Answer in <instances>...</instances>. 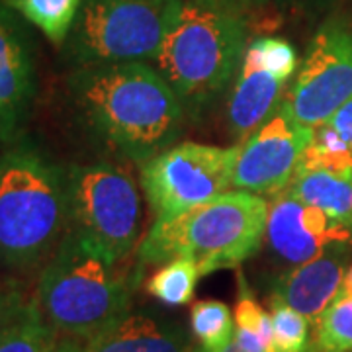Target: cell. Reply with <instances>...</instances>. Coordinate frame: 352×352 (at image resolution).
Wrapping results in <instances>:
<instances>
[{
    "label": "cell",
    "mask_w": 352,
    "mask_h": 352,
    "mask_svg": "<svg viewBox=\"0 0 352 352\" xmlns=\"http://www.w3.org/2000/svg\"><path fill=\"white\" fill-rule=\"evenodd\" d=\"M245 55L261 69L268 71L280 80L288 82L289 76L298 71V55L292 43L276 36H258L247 43Z\"/></svg>",
    "instance_id": "24"
},
{
    "label": "cell",
    "mask_w": 352,
    "mask_h": 352,
    "mask_svg": "<svg viewBox=\"0 0 352 352\" xmlns=\"http://www.w3.org/2000/svg\"><path fill=\"white\" fill-rule=\"evenodd\" d=\"M10 10L50 39L53 45H65L69 39L82 0H2Z\"/></svg>",
    "instance_id": "17"
},
{
    "label": "cell",
    "mask_w": 352,
    "mask_h": 352,
    "mask_svg": "<svg viewBox=\"0 0 352 352\" xmlns=\"http://www.w3.org/2000/svg\"><path fill=\"white\" fill-rule=\"evenodd\" d=\"M57 342V331L45 321L34 300L10 327L0 333V352H53Z\"/></svg>",
    "instance_id": "19"
},
{
    "label": "cell",
    "mask_w": 352,
    "mask_h": 352,
    "mask_svg": "<svg viewBox=\"0 0 352 352\" xmlns=\"http://www.w3.org/2000/svg\"><path fill=\"white\" fill-rule=\"evenodd\" d=\"M24 18L0 0V141L20 139L38 92L36 43Z\"/></svg>",
    "instance_id": "12"
},
{
    "label": "cell",
    "mask_w": 352,
    "mask_h": 352,
    "mask_svg": "<svg viewBox=\"0 0 352 352\" xmlns=\"http://www.w3.org/2000/svg\"><path fill=\"white\" fill-rule=\"evenodd\" d=\"M337 298L339 300H352V264L351 268H346V272H344V278H342V284H340Z\"/></svg>",
    "instance_id": "31"
},
{
    "label": "cell",
    "mask_w": 352,
    "mask_h": 352,
    "mask_svg": "<svg viewBox=\"0 0 352 352\" xmlns=\"http://www.w3.org/2000/svg\"><path fill=\"white\" fill-rule=\"evenodd\" d=\"M311 139L314 127L298 122L282 100L249 138L239 141L233 188L258 196L282 194L298 173Z\"/></svg>",
    "instance_id": "10"
},
{
    "label": "cell",
    "mask_w": 352,
    "mask_h": 352,
    "mask_svg": "<svg viewBox=\"0 0 352 352\" xmlns=\"http://www.w3.org/2000/svg\"><path fill=\"white\" fill-rule=\"evenodd\" d=\"M249 43V18L217 0H184L178 22L155 57V69L200 118L235 82Z\"/></svg>",
    "instance_id": "2"
},
{
    "label": "cell",
    "mask_w": 352,
    "mask_h": 352,
    "mask_svg": "<svg viewBox=\"0 0 352 352\" xmlns=\"http://www.w3.org/2000/svg\"><path fill=\"white\" fill-rule=\"evenodd\" d=\"M190 327L194 337L206 349H219L235 335V321L223 302L201 300L192 305Z\"/></svg>",
    "instance_id": "21"
},
{
    "label": "cell",
    "mask_w": 352,
    "mask_h": 352,
    "mask_svg": "<svg viewBox=\"0 0 352 352\" xmlns=\"http://www.w3.org/2000/svg\"><path fill=\"white\" fill-rule=\"evenodd\" d=\"M235 335L233 339L247 352H276L272 317L254 300L245 278L239 274V300L235 307Z\"/></svg>",
    "instance_id": "18"
},
{
    "label": "cell",
    "mask_w": 352,
    "mask_h": 352,
    "mask_svg": "<svg viewBox=\"0 0 352 352\" xmlns=\"http://www.w3.org/2000/svg\"><path fill=\"white\" fill-rule=\"evenodd\" d=\"M298 200L323 210L352 231V170L298 168L286 188Z\"/></svg>",
    "instance_id": "16"
},
{
    "label": "cell",
    "mask_w": 352,
    "mask_h": 352,
    "mask_svg": "<svg viewBox=\"0 0 352 352\" xmlns=\"http://www.w3.org/2000/svg\"><path fill=\"white\" fill-rule=\"evenodd\" d=\"M69 226L67 168L16 139L0 155V263L16 270L47 263Z\"/></svg>",
    "instance_id": "3"
},
{
    "label": "cell",
    "mask_w": 352,
    "mask_h": 352,
    "mask_svg": "<svg viewBox=\"0 0 352 352\" xmlns=\"http://www.w3.org/2000/svg\"><path fill=\"white\" fill-rule=\"evenodd\" d=\"M327 124L333 127L346 143H351L352 145V98H349V100L340 106L337 112L331 116V120H329Z\"/></svg>",
    "instance_id": "27"
},
{
    "label": "cell",
    "mask_w": 352,
    "mask_h": 352,
    "mask_svg": "<svg viewBox=\"0 0 352 352\" xmlns=\"http://www.w3.org/2000/svg\"><path fill=\"white\" fill-rule=\"evenodd\" d=\"M286 82L261 69L247 55L227 102V124L235 139L249 138L280 104Z\"/></svg>",
    "instance_id": "15"
},
{
    "label": "cell",
    "mask_w": 352,
    "mask_h": 352,
    "mask_svg": "<svg viewBox=\"0 0 352 352\" xmlns=\"http://www.w3.org/2000/svg\"><path fill=\"white\" fill-rule=\"evenodd\" d=\"M96 243L75 229L45 263L34 302L63 339L87 342L129 314L138 278H126Z\"/></svg>",
    "instance_id": "4"
},
{
    "label": "cell",
    "mask_w": 352,
    "mask_h": 352,
    "mask_svg": "<svg viewBox=\"0 0 352 352\" xmlns=\"http://www.w3.org/2000/svg\"><path fill=\"white\" fill-rule=\"evenodd\" d=\"M270 317L276 352H305L311 346V323L300 311L280 300H270Z\"/></svg>",
    "instance_id": "25"
},
{
    "label": "cell",
    "mask_w": 352,
    "mask_h": 352,
    "mask_svg": "<svg viewBox=\"0 0 352 352\" xmlns=\"http://www.w3.org/2000/svg\"><path fill=\"white\" fill-rule=\"evenodd\" d=\"M300 168H323L333 173L352 170V145L327 122L314 127V139L303 153Z\"/></svg>",
    "instance_id": "22"
},
{
    "label": "cell",
    "mask_w": 352,
    "mask_h": 352,
    "mask_svg": "<svg viewBox=\"0 0 352 352\" xmlns=\"http://www.w3.org/2000/svg\"><path fill=\"white\" fill-rule=\"evenodd\" d=\"M69 229L122 263L139 239L141 200L133 178L113 164L67 166Z\"/></svg>",
    "instance_id": "7"
},
{
    "label": "cell",
    "mask_w": 352,
    "mask_h": 352,
    "mask_svg": "<svg viewBox=\"0 0 352 352\" xmlns=\"http://www.w3.org/2000/svg\"><path fill=\"white\" fill-rule=\"evenodd\" d=\"M317 352H352V300H335L315 325Z\"/></svg>",
    "instance_id": "23"
},
{
    "label": "cell",
    "mask_w": 352,
    "mask_h": 352,
    "mask_svg": "<svg viewBox=\"0 0 352 352\" xmlns=\"http://www.w3.org/2000/svg\"><path fill=\"white\" fill-rule=\"evenodd\" d=\"M268 201L247 190H227L168 221H155L138 249V270L186 258L200 276L237 268L263 247Z\"/></svg>",
    "instance_id": "5"
},
{
    "label": "cell",
    "mask_w": 352,
    "mask_h": 352,
    "mask_svg": "<svg viewBox=\"0 0 352 352\" xmlns=\"http://www.w3.org/2000/svg\"><path fill=\"white\" fill-rule=\"evenodd\" d=\"M315 0H268V6H274L280 12H303L311 8Z\"/></svg>",
    "instance_id": "29"
},
{
    "label": "cell",
    "mask_w": 352,
    "mask_h": 352,
    "mask_svg": "<svg viewBox=\"0 0 352 352\" xmlns=\"http://www.w3.org/2000/svg\"><path fill=\"white\" fill-rule=\"evenodd\" d=\"M342 251L344 249H335L309 263L292 266L274 282L270 300L288 303L315 327L339 294L346 272Z\"/></svg>",
    "instance_id": "13"
},
{
    "label": "cell",
    "mask_w": 352,
    "mask_h": 352,
    "mask_svg": "<svg viewBox=\"0 0 352 352\" xmlns=\"http://www.w3.org/2000/svg\"><path fill=\"white\" fill-rule=\"evenodd\" d=\"M82 352H194L188 333L168 319L127 314L82 342Z\"/></svg>",
    "instance_id": "14"
},
{
    "label": "cell",
    "mask_w": 352,
    "mask_h": 352,
    "mask_svg": "<svg viewBox=\"0 0 352 352\" xmlns=\"http://www.w3.org/2000/svg\"><path fill=\"white\" fill-rule=\"evenodd\" d=\"M352 98V25L329 20L315 32L284 104L298 122L321 126Z\"/></svg>",
    "instance_id": "9"
},
{
    "label": "cell",
    "mask_w": 352,
    "mask_h": 352,
    "mask_svg": "<svg viewBox=\"0 0 352 352\" xmlns=\"http://www.w3.org/2000/svg\"><path fill=\"white\" fill-rule=\"evenodd\" d=\"M237 151L239 145L221 149L186 141L141 164V186L155 221H168L231 188Z\"/></svg>",
    "instance_id": "8"
},
{
    "label": "cell",
    "mask_w": 352,
    "mask_h": 352,
    "mask_svg": "<svg viewBox=\"0 0 352 352\" xmlns=\"http://www.w3.org/2000/svg\"><path fill=\"white\" fill-rule=\"evenodd\" d=\"M67 96L94 145L135 164L176 145L186 122L173 87L145 61L75 67L67 76Z\"/></svg>",
    "instance_id": "1"
},
{
    "label": "cell",
    "mask_w": 352,
    "mask_h": 352,
    "mask_svg": "<svg viewBox=\"0 0 352 352\" xmlns=\"http://www.w3.org/2000/svg\"><path fill=\"white\" fill-rule=\"evenodd\" d=\"M194 352H247V351H243L239 344L235 342V339H231L227 344L219 346V349H206V346H201L200 344V346H194ZM305 352H317L314 340H311V346H309Z\"/></svg>",
    "instance_id": "30"
},
{
    "label": "cell",
    "mask_w": 352,
    "mask_h": 352,
    "mask_svg": "<svg viewBox=\"0 0 352 352\" xmlns=\"http://www.w3.org/2000/svg\"><path fill=\"white\" fill-rule=\"evenodd\" d=\"M198 266L186 261V258H175L170 263H164L155 274H153L145 289L151 294L155 300H159L164 305H186L192 302L196 284L200 280Z\"/></svg>",
    "instance_id": "20"
},
{
    "label": "cell",
    "mask_w": 352,
    "mask_h": 352,
    "mask_svg": "<svg viewBox=\"0 0 352 352\" xmlns=\"http://www.w3.org/2000/svg\"><path fill=\"white\" fill-rule=\"evenodd\" d=\"M28 303L24 292L16 284H0V333L24 314Z\"/></svg>",
    "instance_id": "26"
},
{
    "label": "cell",
    "mask_w": 352,
    "mask_h": 352,
    "mask_svg": "<svg viewBox=\"0 0 352 352\" xmlns=\"http://www.w3.org/2000/svg\"><path fill=\"white\" fill-rule=\"evenodd\" d=\"M264 241L278 261L298 266L329 251L346 249L352 245V231L284 190L268 210Z\"/></svg>",
    "instance_id": "11"
},
{
    "label": "cell",
    "mask_w": 352,
    "mask_h": 352,
    "mask_svg": "<svg viewBox=\"0 0 352 352\" xmlns=\"http://www.w3.org/2000/svg\"><path fill=\"white\" fill-rule=\"evenodd\" d=\"M184 0H82L63 53L75 67L155 61Z\"/></svg>",
    "instance_id": "6"
},
{
    "label": "cell",
    "mask_w": 352,
    "mask_h": 352,
    "mask_svg": "<svg viewBox=\"0 0 352 352\" xmlns=\"http://www.w3.org/2000/svg\"><path fill=\"white\" fill-rule=\"evenodd\" d=\"M217 2H223V4H229V6L237 8L249 20H251L252 14L263 12V10L268 8V0H217Z\"/></svg>",
    "instance_id": "28"
}]
</instances>
